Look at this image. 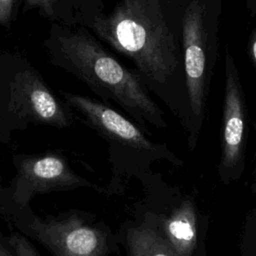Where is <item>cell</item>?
Here are the masks:
<instances>
[{"label": "cell", "mask_w": 256, "mask_h": 256, "mask_svg": "<svg viewBox=\"0 0 256 256\" xmlns=\"http://www.w3.org/2000/svg\"><path fill=\"white\" fill-rule=\"evenodd\" d=\"M181 9L169 0H116L86 25L99 41L130 59L148 90L187 130L189 108L181 47Z\"/></svg>", "instance_id": "1"}, {"label": "cell", "mask_w": 256, "mask_h": 256, "mask_svg": "<svg viewBox=\"0 0 256 256\" xmlns=\"http://www.w3.org/2000/svg\"><path fill=\"white\" fill-rule=\"evenodd\" d=\"M49 62L73 75L109 105L117 104L145 131L167 127L165 113L141 77L127 68L83 26L52 22L43 41Z\"/></svg>", "instance_id": "2"}, {"label": "cell", "mask_w": 256, "mask_h": 256, "mask_svg": "<svg viewBox=\"0 0 256 256\" xmlns=\"http://www.w3.org/2000/svg\"><path fill=\"white\" fill-rule=\"evenodd\" d=\"M222 0H183L181 47L186 81L188 147L195 149L205 122L208 99L219 55Z\"/></svg>", "instance_id": "3"}, {"label": "cell", "mask_w": 256, "mask_h": 256, "mask_svg": "<svg viewBox=\"0 0 256 256\" xmlns=\"http://www.w3.org/2000/svg\"><path fill=\"white\" fill-rule=\"evenodd\" d=\"M74 112L19 51L0 52V141L30 125L70 127Z\"/></svg>", "instance_id": "4"}, {"label": "cell", "mask_w": 256, "mask_h": 256, "mask_svg": "<svg viewBox=\"0 0 256 256\" xmlns=\"http://www.w3.org/2000/svg\"><path fill=\"white\" fill-rule=\"evenodd\" d=\"M61 94L64 102L80 116V120L109 143L113 155L132 161L166 159L176 165L182 164L166 144L150 139L147 131L111 105L72 92L64 91Z\"/></svg>", "instance_id": "5"}, {"label": "cell", "mask_w": 256, "mask_h": 256, "mask_svg": "<svg viewBox=\"0 0 256 256\" xmlns=\"http://www.w3.org/2000/svg\"><path fill=\"white\" fill-rule=\"evenodd\" d=\"M224 76L219 173L222 178L228 180L238 177L244 168L249 128L245 91L240 80L237 64L228 46L225 47Z\"/></svg>", "instance_id": "6"}, {"label": "cell", "mask_w": 256, "mask_h": 256, "mask_svg": "<svg viewBox=\"0 0 256 256\" xmlns=\"http://www.w3.org/2000/svg\"><path fill=\"white\" fill-rule=\"evenodd\" d=\"M33 228L58 256H102L107 249L103 234L77 218L35 222Z\"/></svg>", "instance_id": "7"}, {"label": "cell", "mask_w": 256, "mask_h": 256, "mask_svg": "<svg viewBox=\"0 0 256 256\" xmlns=\"http://www.w3.org/2000/svg\"><path fill=\"white\" fill-rule=\"evenodd\" d=\"M20 178L33 188H50L83 182L70 170L64 158L57 154L25 157L20 163Z\"/></svg>", "instance_id": "8"}, {"label": "cell", "mask_w": 256, "mask_h": 256, "mask_svg": "<svg viewBox=\"0 0 256 256\" xmlns=\"http://www.w3.org/2000/svg\"><path fill=\"white\" fill-rule=\"evenodd\" d=\"M164 238L177 256H191L198 237L197 217L195 207L190 199H185L161 220Z\"/></svg>", "instance_id": "9"}, {"label": "cell", "mask_w": 256, "mask_h": 256, "mask_svg": "<svg viewBox=\"0 0 256 256\" xmlns=\"http://www.w3.org/2000/svg\"><path fill=\"white\" fill-rule=\"evenodd\" d=\"M127 242L132 256H177L163 236L145 226L129 229Z\"/></svg>", "instance_id": "10"}, {"label": "cell", "mask_w": 256, "mask_h": 256, "mask_svg": "<svg viewBox=\"0 0 256 256\" xmlns=\"http://www.w3.org/2000/svg\"><path fill=\"white\" fill-rule=\"evenodd\" d=\"M23 2L25 9H38L40 13L60 24L78 26V14L75 0H18Z\"/></svg>", "instance_id": "11"}, {"label": "cell", "mask_w": 256, "mask_h": 256, "mask_svg": "<svg viewBox=\"0 0 256 256\" xmlns=\"http://www.w3.org/2000/svg\"><path fill=\"white\" fill-rule=\"evenodd\" d=\"M75 4L78 14V26L86 27L91 19L105 11L104 0H75Z\"/></svg>", "instance_id": "12"}, {"label": "cell", "mask_w": 256, "mask_h": 256, "mask_svg": "<svg viewBox=\"0 0 256 256\" xmlns=\"http://www.w3.org/2000/svg\"><path fill=\"white\" fill-rule=\"evenodd\" d=\"M18 0H0V25L9 27L17 12Z\"/></svg>", "instance_id": "13"}, {"label": "cell", "mask_w": 256, "mask_h": 256, "mask_svg": "<svg viewBox=\"0 0 256 256\" xmlns=\"http://www.w3.org/2000/svg\"><path fill=\"white\" fill-rule=\"evenodd\" d=\"M11 244L17 256H38L26 240L19 236H14L11 239Z\"/></svg>", "instance_id": "14"}, {"label": "cell", "mask_w": 256, "mask_h": 256, "mask_svg": "<svg viewBox=\"0 0 256 256\" xmlns=\"http://www.w3.org/2000/svg\"><path fill=\"white\" fill-rule=\"evenodd\" d=\"M247 54L251 64L256 70V26L251 31L247 42Z\"/></svg>", "instance_id": "15"}, {"label": "cell", "mask_w": 256, "mask_h": 256, "mask_svg": "<svg viewBox=\"0 0 256 256\" xmlns=\"http://www.w3.org/2000/svg\"><path fill=\"white\" fill-rule=\"evenodd\" d=\"M245 6L249 12L250 17H255L256 15V0H244Z\"/></svg>", "instance_id": "16"}, {"label": "cell", "mask_w": 256, "mask_h": 256, "mask_svg": "<svg viewBox=\"0 0 256 256\" xmlns=\"http://www.w3.org/2000/svg\"><path fill=\"white\" fill-rule=\"evenodd\" d=\"M169 2H170L172 5H174V6L178 7V8H181V7H182L183 0H169Z\"/></svg>", "instance_id": "17"}, {"label": "cell", "mask_w": 256, "mask_h": 256, "mask_svg": "<svg viewBox=\"0 0 256 256\" xmlns=\"http://www.w3.org/2000/svg\"><path fill=\"white\" fill-rule=\"evenodd\" d=\"M0 256H8L7 253L4 251V249L0 246Z\"/></svg>", "instance_id": "18"}, {"label": "cell", "mask_w": 256, "mask_h": 256, "mask_svg": "<svg viewBox=\"0 0 256 256\" xmlns=\"http://www.w3.org/2000/svg\"><path fill=\"white\" fill-rule=\"evenodd\" d=\"M253 127H254V130H255V132H256V121L254 122V124H253ZM255 174H256V171H255Z\"/></svg>", "instance_id": "19"}]
</instances>
